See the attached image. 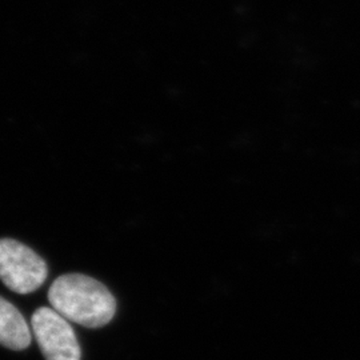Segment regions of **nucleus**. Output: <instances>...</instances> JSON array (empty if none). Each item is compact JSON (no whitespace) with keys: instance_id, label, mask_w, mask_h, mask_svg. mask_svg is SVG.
Segmentation results:
<instances>
[{"instance_id":"obj_1","label":"nucleus","mask_w":360,"mask_h":360,"mask_svg":"<svg viewBox=\"0 0 360 360\" xmlns=\"http://www.w3.org/2000/svg\"><path fill=\"white\" fill-rule=\"evenodd\" d=\"M49 300L68 322L87 328L105 326L115 316V297L101 282L82 274L59 276L50 287Z\"/></svg>"},{"instance_id":"obj_2","label":"nucleus","mask_w":360,"mask_h":360,"mask_svg":"<svg viewBox=\"0 0 360 360\" xmlns=\"http://www.w3.org/2000/svg\"><path fill=\"white\" fill-rule=\"evenodd\" d=\"M47 264L30 247L0 239V281L11 291L27 295L37 291L47 279Z\"/></svg>"},{"instance_id":"obj_3","label":"nucleus","mask_w":360,"mask_h":360,"mask_svg":"<svg viewBox=\"0 0 360 360\" xmlns=\"http://www.w3.org/2000/svg\"><path fill=\"white\" fill-rule=\"evenodd\" d=\"M32 333L46 360H80L82 351L70 322L52 307H40L31 318Z\"/></svg>"},{"instance_id":"obj_4","label":"nucleus","mask_w":360,"mask_h":360,"mask_svg":"<svg viewBox=\"0 0 360 360\" xmlns=\"http://www.w3.org/2000/svg\"><path fill=\"white\" fill-rule=\"evenodd\" d=\"M32 335L26 319L10 302L0 296V345L10 349H25Z\"/></svg>"}]
</instances>
